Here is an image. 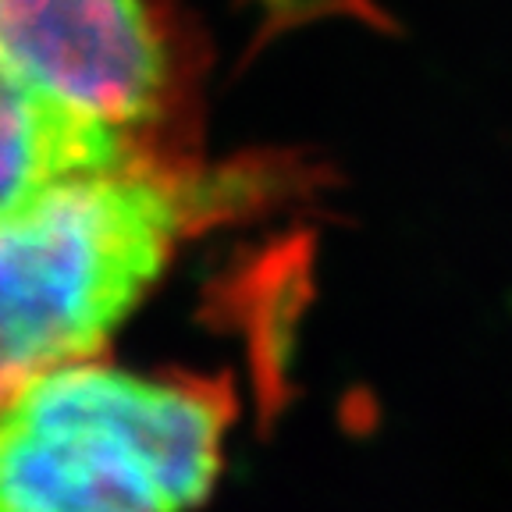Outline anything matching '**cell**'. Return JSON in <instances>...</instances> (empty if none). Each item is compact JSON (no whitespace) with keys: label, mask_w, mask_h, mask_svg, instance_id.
Listing matches in <instances>:
<instances>
[{"label":"cell","mask_w":512,"mask_h":512,"mask_svg":"<svg viewBox=\"0 0 512 512\" xmlns=\"http://www.w3.org/2000/svg\"><path fill=\"white\" fill-rule=\"evenodd\" d=\"M296 178L285 157L168 153L0 210V402L57 363L104 352L185 246L274 207Z\"/></svg>","instance_id":"1"},{"label":"cell","mask_w":512,"mask_h":512,"mask_svg":"<svg viewBox=\"0 0 512 512\" xmlns=\"http://www.w3.org/2000/svg\"><path fill=\"white\" fill-rule=\"evenodd\" d=\"M267 11V29L285 22H303V18L324 15V11H352V15L370 18L374 11L367 8V0H260Z\"/></svg>","instance_id":"5"},{"label":"cell","mask_w":512,"mask_h":512,"mask_svg":"<svg viewBox=\"0 0 512 512\" xmlns=\"http://www.w3.org/2000/svg\"><path fill=\"white\" fill-rule=\"evenodd\" d=\"M0 54L75 118L185 153L200 47L171 0H0Z\"/></svg>","instance_id":"3"},{"label":"cell","mask_w":512,"mask_h":512,"mask_svg":"<svg viewBox=\"0 0 512 512\" xmlns=\"http://www.w3.org/2000/svg\"><path fill=\"white\" fill-rule=\"evenodd\" d=\"M150 157L168 153H143L107 128L68 114L0 54V210L68 178Z\"/></svg>","instance_id":"4"},{"label":"cell","mask_w":512,"mask_h":512,"mask_svg":"<svg viewBox=\"0 0 512 512\" xmlns=\"http://www.w3.org/2000/svg\"><path fill=\"white\" fill-rule=\"evenodd\" d=\"M224 381L57 363L0 402V512H192L224 470Z\"/></svg>","instance_id":"2"}]
</instances>
